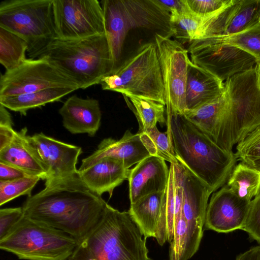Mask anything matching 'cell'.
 Segmentation results:
<instances>
[{
  "label": "cell",
  "instance_id": "20",
  "mask_svg": "<svg viewBox=\"0 0 260 260\" xmlns=\"http://www.w3.org/2000/svg\"><path fill=\"white\" fill-rule=\"evenodd\" d=\"M27 132L26 127L17 132L11 142L0 150V161L46 180L48 178L47 168Z\"/></svg>",
  "mask_w": 260,
  "mask_h": 260
},
{
  "label": "cell",
  "instance_id": "40",
  "mask_svg": "<svg viewBox=\"0 0 260 260\" xmlns=\"http://www.w3.org/2000/svg\"><path fill=\"white\" fill-rule=\"evenodd\" d=\"M16 132L12 126L0 125V150L11 142Z\"/></svg>",
  "mask_w": 260,
  "mask_h": 260
},
{
  "label": "cell",
  "instance_id": "16",
  "mask_svg": "<svg viewBox=\"0 0 260 260\" xmlns=\"http://www.w3.org/2000/svg\"><path fill=\"white\" fill-rule=\"evenodd\" d=\"M149 156L141 140L140 134H133L127 130L119 140L111 138L103 139L95 151L82 159L78 170L85 169L105 157L116 159L129 169L133 165Z\"/></svg>",
  "mask_w": 260,
  "mask_h": 260
},
{
  "label": "cell",
  "instance_id": "29",
  "mask_svg": "<svg viewBox=\"0 0 260 260\" xmlns=\"http://www.w3.org/2000/svg\"><path fill=\"white\" fill-rule=\"evenodd\" d=\"M260 0H240L223 36L237 34L259 23Z\"/></svg>",
  "mask_w": 260,
  "mask_h": 260
},
{
  "label": "cell",
  "instance_id": "12",
  "mask_svg": "<svg viewBox=\"0 0 260 260\" xmlns=\"http://www.w3.org/2000/svg\"><path fill=\"white\" fill-rule=\"evenodd\" d=\"M56 38L75 40L105 33L101 2L97 0H53Z\"/></svg>",
  "mask_w": 260,
  "mask_h": 260
},
{
  "label": "cell",
  "instance_id": "17",
  "mask_svg": "<svg viewBox=\"0 0 260 260\" xmlns=\"http://www.w3.org/2000/svg\"><path fill=\"white\" fill-rule=\"evenodd\" d=\"M169 173L165 160L151 155L129 169L127 180L131 204L149 194L164 191Z\"/></svg>",
  "mask_w": 260,
  "mask_h": 260
},
{
  "label": "cell",
  "instance_id": "31",
  "mask_svg": "<svg viewBox=\"0 0 260 260\" xmlns=\"http://www.w3.org/2000/svg\"><path fill=\"white\" fill-rule=\"evenodd\" d=\"M170 22L173 37L181 44L195 40L199 27L200 18L189 11L183 13L171 14Z\"/></svg>",
  "mask_w": 260,
  "mask_h": 260
},
{
  "label": "cell",
  "instance_id": "24",
  "mask_svg": "<svg viewBox=\"0 0 260 260\" xmlns=\"http://www.w3.org/2000/svg\"><path fill=\"white\" fill-rule=\"evenodd\" d=\"M71 87L49 88L34 92L0 97V104L7 109L25 115L28 110L41 108L47 104L60 101L76 90Z\"/></svg>",
  "mask_w": 260,
  "mask_h": 260
},
{
  "label": "cell",
  "instance_id": "11",
  "mask_svg": "<svg viewBox=\"0 0 260 260\" xmlns=\"http://www.w3.org/2000/svg\"><path fill=\"white\" fill-rule=\"evenodd\" d=\"M60 87L79 89L72 79L43 57L26 59L0 78V97Z\"/></svg>",
  "mask_w": 260,
  "mask_h": 260
},
{
  "label": "cell",
  "instance_id": "32",
  "mask_svg": "<svg viewBox=\"0 0 260 260\" xmlns=\"http://www.w3.org/2000/svg\"><path fill=\"white\" fill-rule=\"evenodd\" d=\"M215 37L241 49L260 61V23L237 34Z\"/></svg>",
  "mask_w": 260,
  "mask_h": 260
},
{
  "label": "cell",
  "instance_id": "30",
  "mask_svg": "<svg viewBox=\"0 0 260 260\" xmlns=\"http://www.w3.org/2000/svg\"><path fill=\"white\" fill-rule=\"evenodd\" d=\"M139 133L141 140L150 155L159 157L171 164L179 163L167 132H161L155 126Z\"/></svg>",
  "mask_w": 260,
  "mask_h": 260
},
{
  "label": "cell",
  "instance_id": "2",
  "mask_svg": "<svg viewBox=\"0 0 260 260\" xmlns=\"http://www.w3.org/2000/svg\"><path fill=\"white\" fill-rule=\"evenodd\" d=\"M167 130L178 162L213 193L228 180L237 158L223 149L183 115L166 109Z\"/></svg>",
  "mask_w": 260,
  "mask_h": 260
},
{
  "label": "cell",
  "instance_id": "34",
  "mask_svg": "<svg viewBox=\"0 0 260 260\" xmlns=\"http://www.w3.org/2000/svg\"><path fill=\"white\" fill-rule=\"evenodd\" d=\"M235 154L238 160L246 164L260 159V126L237 143Z\"/></svg>",
  "mask_w": 260,
  "mask_h": 260
},
{
  "label": "cell",
  "instance_id": "23",
  "mask_svg": "<svg viewBox=\"0 0 260 260\" xmlns=\"http://www.w3.org/2000/svg\"><path fill=\"white\" fill-rule=\"evenodd\" d=\"M129 171L120 161L105 157L78 173L91 190L101 196L108 192L110 198L115 188L128 179Z\"/></svg>",
  "mask_w": 260,
  "mask_h": 260
},
{
  "label": "cell",
  "instance_id": "27",
  "mask_svg": "<svg viewBox=\"0 0 260 260\" xmlns=\"http://www.w3.org/2000/svg\"><path fill=\"white\" fill-rule=\"evenodd\" d=\"M224 105L222 93L217 100L198 108L187 111L183 115L214 141Z\"/></svg>",
  "mask_w": 260,
  "mask_h": 260
},
{
  "label": "cell",
  "instance_id": "1",
  "mask_svg": "<svg viewBox=\"0 0 260 260\" xmlns=\"http://www.w3.org/2000/svg\"><path fill=\"white\" fill-rule=\"evenodd\" d=\"M108 203L91 190L79 173L45 181V187L29 196L25 216L81 241L95 226Z\"/></svg>",
  "mask_w": 260,
  "mask_h": 260
},
{
  "label": "cell",
  "instance_id": "37",
  "mask_svg": "<svg viewBox=\"0 0 260 260\" xmlns=\"http://www.w3.org/2000/svg\"><path fill=\"white\" fill-rule=\"evenodd\" d=\"M24 215L22 207L0 210V240L8 235Z\"/></svg>",
  "mask_w": 260,
  "mask_h": 260
},
{
  "label": "cell",
  "instance_id": "15",
  "mask_svg": "<svg viewBox=\"0 0 260 260\" xmlns=\"http://www.w3.org/2000/svg\"><path fill=\"white\" fill-rule=\"evenodd\" d=\"M48 171L46 180L71 176L78 173L76 165L82 150L80 147L62 142L42 133L30 136Z\"/></svg>",
  "mask_w": 260,
  "mask_h": 260
},
{
  "label": "cell",
  "instance_id": "35",
  "mask_svg": "<svg viewBox=\"0 0 260 260\" xmlns=\"http://www.w3.org/2000/svg\"><path fill=\"white\" fill-rule=\"evenodd\" d=\"M232 0H185L190 13L197 17L204 18L220 10Z\"/></svg>",
  "mask_w": 260,
  "mask_h": 260
},
{
  "label": "cell",
  "instance_id": "8",
  "mask_svg": "<svg viewBox=\"0 0 260 260\" xmlns=\"http://www.w3.org/2000/svg\"><path fill=\"white\" fill-rule=\"evenodd\" d=\"M77 244L68 234L24 215L0 240V248L20 259L66 260Z\"/></svg>",
  "mask_w": 260,
  "mask_h": 260
},
{
  "label": "cell",
  "instance_id": "21",
  "mask_svg": "<svg viewBox=\"0 0 260 260\" xmlns=\"http://www.w3.org/2000/svg\"><path fill=\"white\" fill-rule=\"evenodd\" d=\"M223 91V82L189 60L185 90L186 111L217 100Z\"/></svg>",
  "mask_w": 260,
  "mask_h": 260
},
{
  "label": "cell",
  "instance_id": "41",
  "mask_svg": "<svg viewBox=\"0 0 260 260\" xmlns=\"http://www.w3.org/2000/svg\"><path fill=\"white\" fill-rule=\"evenodd\" d=\"M236 260H260V246L250 248L247 251L239 255Z\"/></svg>",
  "mask_w": 260,
  "mask_h": 260
},
{
  "label": "cell",
  "instance_id": "18",
  "mask_svg": "<svg viewBox=\"0 0 260 260\" xmlns=\"http://www.w3.org/2000/svg\"><path fill=\"white\" fill-rule=\"evenodd\" d=\"M180 165L183 189L182 215L189 230L203 235L208 199L212 192L198 177Z\"/></svg>",
  "mask_w": 260,
  "mask_h": 260
},
{
  "label": "cell",
  "instance_id": "42",
  "mask_svg": "<svg viewBox=\"0 0 260 260\" xmlns=\"http://www.w3.org/2000/svg\"><path fill=\"white\" fill-rule=\"evenodd\" d=\"M0 125L13 126V121L10 113L7 108L0 104Z\"/></svg>",
  "mask_w": 260,
  "mask_h": 260
},
{
  "label": "cell",
  "instance_id": "3",
  "mask_svg": "<svg viewBox=\"0 0 260 260\" xmlns=\"http://www.w3.org/2000/svg\"><path fill=\"white\" fill-rule=\"evenodd\" d=\"M68 259L151 260L146 238L128 211H119L109 204Z\"/></svg>",
  "mask_w": 260,
  "mask_h": 260
},
{
  "label": "cell",
  "instance_id": "25",
  "mask_svg": "<svg viewBox=\"0 0 260 260\" xmlns=\"http://www.w3.org/2000/svg\"><path fill=\"white\" fill-rule=\"evenodd\" d=\"M127 106L135 115L139 125V133L156 126L158 122L167 123L165 117V105L147 98L123 95Z\"/></svg>",
  "mask_w": 260,
  "mask_h": 260
},
{
  "label": "cell",
  "instance_id": "38",
  "mask_svg": "<svg viewBox=\"0 0 260 260\" xmlns=\"http://www.w3.org/2000/svg\"><path fill=\"white\" fill-rule=\"evenodd\" d=\"M30 175L15 167L0 161V182L12 181Z\"/></svg>",
  "mask_w": 260,
  "mask_h": 260
},
{
  "label": "cell",
  "instance_id": "7",
  "mask_svg": "<svg viewBox=\"0 0 260 260\" xmlns=\"http://www.w3.org/2000/svg\"><path fill=\"white\" fill-rule=\"evenodd\" d=\"M100 84L103 90L141 96L166 106L160 66L154 42L141 46Z\"/></svg>",
  "mask_w": 260,
  "mask_h": 260
},
{
  "label": "cell",
  "instance_id": "9",
  "mask_svg": "<svg viewBox=\"0 0 260 260\" xmlns=\"http://www.w3.org/2000/svg\"><path fill=\"white\" fill-rule=\"evenodd\" d=\"M0 27L24 39L31 59L54 39L53 0H5L0 3Z\"/></svg>",
  "mask_w": 260,
  "mask_h": 260
},
{
  "label": "cell",
  "instance_id": "44",
  "mask_svg": "<svg viewBox=\"0 0 260 260\" xmlns=\"http://www.w3.org/2000/svg\"><path fill=\"white\" fill-rule=\"evenodd\" d=\"M259 23H260V21H259Z\"/></svg>",
  "mask_w": 260,
  "mask_h": 260
},
{
  "label": "cell",
  "instance_id": "13",
  "mask_svg": "<svg viewBox=\"0 0 260 260\" xmlns=\"http://www.w3.org/2000/svg\"><path fill=\"white\" fill-rule=\"evenodd\" d=\"M154 43L164 84L166 109L183 115L187 110L188 51L178 41L158 34L154 35Z\"/></svg>",
  "mask_w": 260,
  "mask_h": 260
},
{
  "label": "cell",
  "instance_id": "4",
  "mask_svg": "<svg viewBox=\"0 0 260 260\" xmlns=\"http://www.w3.org/2000/svg\"><path fill=\"white\" fill-rule=\"evenodd\" d=\"M223 85L224 105L214 142L232 151L235 144L260 126V61Z\"/></svg>",
  "mask_w": 260,
  "mask_h": 260
},
{
  "label": "cell",
  "instance_id": "39",
  "mask_svg": "<svg viewBox=\"0 0 260 260\" xmlns=\"http://www.w3.org/2000/svg\"><path fill=\"white\" fill-rule=\"evenodd\" d=\"M170 14L173 13H183L188 12L185 0H157Z\"/></svg>",
  "mask_w": 260,
  "mask_h": 260
},
{
  "label": "cell",
  "instance_id": "33",
  "mask_svg": "<svg viewBox=\"0 0 260 260\" xmlns=\"http://www.w3.org/2000/svg\"><path fill=\"white\" fill-rule=\"evenodd\" d=\"M41 179L38 176H27L22 178L0 182V206L22 195L31 196V192Z\"/></svg>",
  "mask_w": 260,
  "mask_h": 260
},
{
  "label": "cell",
  "instance_id": "43",
  "mask_svg": "<svg viewBox=\"0 0 260 260\" xmlns=\"http://www.w3.org/2000/svg\"><path fill=\"white\" fill-rule=\"evenodd\" d=\"M247 165L260 172V159L254 160Z\"/></svg>",
  "mask_w": 260,
  "mask_h": 260
},
{
  "label": "cell",
  "instance_id": "45",
  "mask_svg": "<svg viewBox=\"0 0 260 260\" xmlns=\"http://www.w3.org/2000/svg\"><path fill=\"white\" fill-rule=\"evenodd\" d=\"M66 260H68V259H66Z\"/></svg>",
  "mask_w": 260,
  "mask_h": 260
},
{
  "label": "cell",
  "instance_id": "22",
  "mask_svg": "<svg viewBox=\"0 0 260 260\" xmlns=\"http://www.w3.org/2000/svg\"><path fill=\"white\" fill-rule=\"evenodd\" d=\"M164 191L149 194L131 204L128 212L147 239L153 237L162 246L168 241L162 222Z\"/></svg>",
  "mask_w": 260,
  "mask_h": 260
},
{
  "label": "cell",
  "instance_id": "19",
  "mask_svg": "<svg viewBox=\"0 0 260 260\" xmlns=\"http://www.w3.org/2000/svg\"><path fill=\"white\" fill-rule=\"evenodd\" d=\"M63 126L72 134H87L93 137L99 130L102 113L99 101L74 94L59 110Z\"/></svg>",
  "mask_w": 260,
  "mask_h": 260
},
{
  "label": "cell",
  "instance_id": "28",
  "mask_svg": "<svg viewBox=\"0 0 260 260\" xmlns=\"http://www.w3.org/2000/svg\"><path fill=\"white\" fill-rule=\"evenodd\" d=\"M28 45L17 35L0 27V63L6 70L11 71L25 59Z\"/></svg>",
  "mask_w": 260,
  "mask_h": 260
},
{
  "label": "cell",
  "instance_id": "5",
  "mask_svg": "<svg viewBox=\"0 0 260 260\" xmlns=\"http://www.w3.org/2000/svg\"><path fill=\"white\" fill-rule=\"evenodd\" d=\"M39 57L45 58L53 63L79 89L100 84L113 71L105 33L75 40L55 38L39 53Z\"/></svg>",
  "mask_w": 260,
  "mask_h": 260
},
{
  "label": "cell",
  "instance_id": "10",
  "mask_svg": "<svg viewBox=\"0 0 260 260\" xmlns=\"http://www.w3.org/2000/svg\"><path fill=\"white\" fill-rule=\"evenodd\" d=\"M191 61L223 82L254 67L259 61L232 44L215 37L196 39L189 43Z\"/></svg>",
  "mask_w": 260,
  "mask_h": 260
},
{
  "label": "cell",
  "instance_id": "14",
  "mask_svg": "<svg viewBox=\"0 0 260 260\" xmlns=\"http://www.w3.org/2000/svg\"><path fill=\"white\" fill-rule=\"evenodd\" d=\"M250 202L239 198L227 185L222 186L212 194L208 204L205 228L223 233L242 230Z\"/></svg>",
  "mask_w": 260,
  "mask_h": 260
},
{
  "label": "cell",
  "instance_id": "6",
  "mask_svg": "<svg viewBox=\"0 0 260 260\" xmlns=\"http://www.w3.org/2000/svg\"><path fill=\"white\" fill-rule=\"evenodd\" d=\"M101 3L113 71L122 62L125 40L131 29L143 28L173 37L170 13L157 0H103Z\"/></svg>",
  "mask_w": 260,
  "mask_h": 260
},
{
  "label": "cell",
  "instance_id": "26",
  "mask_svg": "<svg viewBox=\"0 0 260 260\" xmlns=\"http://www.w3.org/2000/svg\"><path fill=\"white\" fill-rule=\"evenodd\" d=\"M226 185L239 198L251 201L260 192V172L240 162L234 168Z\"/></svg>",
  "mask_w": 260,
  "mask_h": 260
},
{
  "label": "cell",
  "instance_id": "36",
  "mask_svg": "<svg viewBox=\"0 0 260 260\" xmlns=\"http://www.w3.org/2000/svg\"><path fill=\"white\" fill-rule=\"evenodd\" d=\"M242 230L247 232L251 238L260 243V192L250 202Z\"/></svg>",
  "mask_w": 260,
  "mask_h": 260
}]
</instances>
